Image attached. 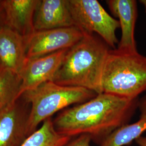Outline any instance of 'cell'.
I'll list each match as a JSON object with an SVG mask.
<instances>
[{
    "instance_id": "obj_1",
    "label": "cell",
    "mask_w": 146,
    "mask_h": 146,
    "mask_svg": "<svg viewBox=\"0 0 146 146\" xmlns=\"http://www.w3.org/2000/svg\"><path fill=\"white\" fill-rule=\"evenodd\" d=\"M139 100L101 93L63 110L52 120L53 124L61 135L73 138L86 134L100 145L114 131L128 123L138 108Z\"/></svg>"
},
{
    "instance_id": "obj_2",
    "label": "cell",
    "mask_w": 146,
    "mask_h": 146,
    "mask_svg": "<svg viewBox=\"0 0 146 146\" xmlns=\"http://www.w3.org/2000/svg\"><path fill=\"white\" fill-rule=\"evenodd\" d=\"M110 47L94 34H86L68 49L52 81L102 93L101 80Z\"/></svg>"
},
{
    "instance_id": "obj_3",
    "label": "cell",
    "mask_w": 146,
    "mask_h": 146,
    "mask_svg": "<svg viewBox=\"0 0 146 146\" xmlns=\"http://www.w3.org/2000/svg\"><path fill=\"white\" fill-rule=\"evenodd\" d=\"M102 93L129 99L146 91V56L137 51L110 49L101 80Z\"/></svg>"
},
{
    "instance_id": "obj_4",
    "label": "cell",
    "mask_w": 146,
    "mask_h": 146,
    "mask_svg": "<svg viewBox=\"0 0 146 146\" xmlns=\"http://www.w3.org/2000/svg\"><path fill=\"white\" fill-rule=\"evenodd\" d=\"M97 94L87 89L61 86L52 81L25 92L21 96L30 105L29 135L56 113L73 104L84 103Z\"/></svg>"
},
{
    "instance_id": "obj_5",
    "label": "cell",
    "mask_w": 146,
    "mask_h": 146,
    "mask_svg": "<svg viewBox=\"0 0 146 146\" xmlns=\"http://www.w3.org/2000/svg\"><path fill=\"white\" fill-rule=\"evenodd\" d=\"M74 27L86 34L96 33L108 46L116 49V31L120 23L97 0H68Z\"/></svg>"
},
{
    "instance_id": "obj_6",
    "label": "cell",
    "mask_w": 146,
    "mask_h": 146,
    "mask_svg": "<svg viewBox=\"0 0 146 146\" xmlns=\"http://www.w3.org/2000/svg\"><path fill=\"white\" fill-rule=\"evenodd\" d=\"M76 27L35 31L26 38L27 58L44 56L73 47L84 37Z\"/></svg>"
},
{
    "instance_id": "obj_7",
    "label": "cell",
    "mask_w": 146,
    "mask_h": 146,
    "mask_svg": "<svg viewBox=\"0 0 146 146\" xmlns=\"http://www.w3.org/2000/svg\"><path fill=\"white\" fill-rule=\"evenodd\" d=\"M30 105L21 96L0 111V146H21L29 135Z\"/></svg>"
},
{
    "instance_id": "obj_8",
    "label": "cell",
    "mask_w": 146,
    "mask_h": 146,
    "mask_svg": "<svg viewBox=\"0 0 146 146\" xmlns=\"http://www.w3.org/2000/svg\"><path fill=\"white\" fill-rule=\"evenodd\" d=\"M68 49L40 57L27 58L19 74L21 84L19 97L46 82L52 81Z\"/></svg>"
},
{
    "instance_id": "obj_9",
    "label": "cell",
    "mask_w": 146,
    "mask_h": 146,
    "mask_svg": "<svg viewBox=\"0 0 146 146\" xmlns=\"http://www.w3.org/2000/svg\"><path fill=\"white\" fill-rule=\"evenodd\" d=\"M40 0H1L5 25L26 38L35 31L34 18Z\"/></svg>"
},
{
    "instance_id": "obj_10",
    "label": "cell",
    "mask_w": 146,
    "mask_h": 146,
    "mask_svg": "<svg viewBox=\"0 0 146 146\" xmlns=\"http://www.w3.org/2000/svg\"><path fill=\"white\" fill-rule=\"evenodd\" d=\"M26 38L7 27L0 29V64L19 75L27 60Z\"/></svg>"
},
{
    "instance_id": "obj_11",
    "label": "cell",
    "mask_w": 146,
    "mask_h": 146,
    "mask_svg": "<svg viewBox=\"0 0 146 146\" xmlns=\"http://www.w3.org/2000/svg\"><path fill=\"white\" fill-rule=\"evenodd\" d=\"M74 27L68 0H40L34 18L35 31Z\"/></svg>"
},
{
    "instance_id": "obj_12",
    "label": "cell",
    "mask_w": 146,
    "mask_h": 146,
    "mask_svg": "<svg viewBox=\"0 0 146 146\" xmlns=\"http://www.w3.org/2000/svg\"><path fill=\"white\" fill-rule=\"evenodd\" d=\"M106 2L112 14L118 18L121 29V36L117 49L125 51H137L135 38L137 16L136 1L108 0Z\"/></svg>"
},
{
    "instance_id": "obj_13",
    "label": "cell",
    "mask_w": 146,
    "mask_h": 146,
    "mask_svg": "<svg viewBox=\"0 0 146 146\" xmlns=\"http://www.w3.org/2000/svg\"><path fill=\"white\" fill-rule=\"evenodd\" d=\"M140 116L135 122L121 127L110 134L99 146H125L136 141L146 131V95L139 100Z\"/></svg>"
},
{
    "instance_id": "obj_14",
    "label": "cell",
    "mask_w": 146,
    "mask_h": 146,
    "mask_svg": "<svg viewBox=\"0 0 146 146\" xmlns=\"http://www.w3.org/2000/svg\"><path fill=\"white\" fill-rule=\"evenodd\" d=\"M72 139L58 133L50 117L44 121L40 127L27 137L21 146H63Z\"/></svg>"
},
{
    "instance_id": "obj_15",
    "label": "cell",
    "mask_w": 146,
    "mask_h": 146,
    "mask_svg": "<svg viewBox=\"0 0 146 146\" xmlns=\"http://www.w3.org/2000/svg\"><path fill=\"white\" fill-rule=\"evenodd\" d=\"M21 80L19 75L2 68L0 71V111L19 98Z\"/></svg>"
},
{
    "instance_id": "obj_16",
    "label": "cell",
    "mask_w": 146,
    "mask_h": 146,
    "mask_svg": "<svg viewBox=\"0 0 146 146\" xmlns=\"http://www.w3.org/2000/svg\"><path fill=\"white\" fill-rule=\"evenodd\" d=\"M92 141L89 136L83 134L73 137L63 146H91Z\"/></svg>"
},
{
    "instance_id": "obj_17",
    "label": "cell",
    "mask_w": 146,
    "mask_h": 146,
    "mask_svg": "<svg viewBox=\"0 0 146 146\" xmlns=\"http://www.w3.org/2000/svg\"><path fill=\"white\" fill-rule=\"evenodd\" d=\"M4 26H5L4 11H3V8L1 5V2H0V29Z\"/></svg>"
},
{
    "instance_id": "obj_18",
    "label": "cell",
    "mask_w": 146,
    "mask_h": 146,
    "mask_svg": "<svg viewBox=\"0 0 146 146\" xmlns=\"http://www.w3.org/2000/svg\"><path fill=\"white\" fill-rule=\"evenodd\" d=\"M135 141L139 146H146V136H141Z\"/></svg>"
},
{
    "instance_id": "obj_19",
    "label": "cell",
    "mask_w": 146,
    "mask_h": 146,
    "mask_svg": "<svg viewBox=\"0 0 146 146\" xmlns=\"http://www.w3.org/2000/svg\"><path fill=\"white\" fill-rule=\"evenodd\" d=\"M140 2L141 3V4L143 6L144 8H145V10L146 13V0H140Z\"/></svg>"
},
{
    "instance_id": "obj_20",
    "label": "cell",
    "mask_w": 146,
    "mask_h": 146,
    "mask_svg": "<svg viewBox=\"0 0 146 146\" xmlns=\"http://www.w3.org/2000/svg\"><path fill=\"white\" fill-rule=\"evenodd\" d=\"M2 66H1V64H0V71H1V69H2Z\"/></svg>"
},
{
    "instance_id": "obj_21",
    "label": "cell",
    "mask_w": 146,
    "mask_h": 146,
    "mask_svg": "<svg viewBox=\"0 0 146 146\" xmlns=\"http://www.w3.org/2000/svg\"><path fill=\"white\" fill-rule=\"evenodd\" d=\"M1 0H0V2H1Z\"/></svg>"
}]
</instances>
